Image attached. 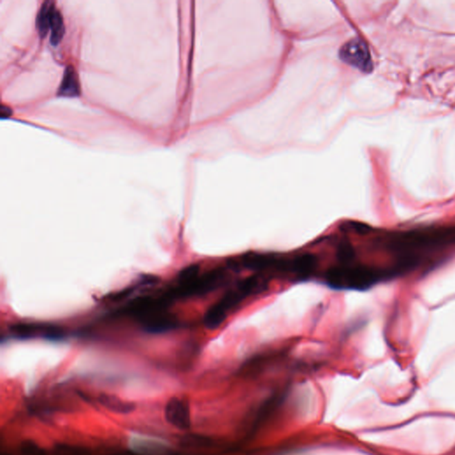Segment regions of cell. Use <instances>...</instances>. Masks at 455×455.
Returning <instances> with one entry per match:
<instances>
[{
  "mask_svg": "<svg viewBox=\"0 0 455 455\" xmlns=\"http://www.w3.org/2000/svg\"><path fill=\"white\" fill-rule=\"evenodd\" d=\"M271 277L275 276L266 272H252V275L233 281L222 296L206 311L203 318L205 326L211 330L220 326L230 313L248 298L267 290Z\"/></svg>",
  "mask_w": 455,
  "mask_h": 455,
  "instance_id": "1",
  "label": "cell"
},
{
  "mask_svg": "<svg viewBox=\"0 0 455 455\" xmlns=\"http://www.w3.org/2000/svg\"><path fill=\"white\" fill-rule=\"evenodd\" d=\"M340 58L344 63L360 70L364 72H370L373 69L369 49L364 41L355 37L343 45L340 50Z\"/></svg>",
  "mask_w": 455,
  "mask_h": 455,
  "instance_id": "2",
  "label": "cell"
},
{
  "mask_svg": "<svg viewBox=\"0 0 455 455\" xmlns=\"http://www.w3.org/2000/svg\"><path fill=\"white\" fill-rule=\"evenodd\" d=\"M164 415L168 423L180 430L189 429L191 426L190 406L182 397H171L166 404Z\"/></svg>",
  "mask_w": 455,
  "mask_h": 455,
  "instance_id": "3",
  "label": "cell"
},
{
  "mask_svg": "<svg viewBox=\"0 0 455 455\" xmlns=\"http://www.w3.org/2000/svg\"><path fill=\"white\" fill-rule=\"evenodd\" d=\"M12 332L14 333V336L21 339L42 337L58 341L60 339H63L65 335L63 330L56 325L34 323L14 324L12 326Z\"/></svg>",
  "mask_w": 455,
  "mask_h": 455,
  "instance_id": "4",
  "label": "cell"
},
{
  "mask_svg": "<svg viewBox=\"0 0 455 455\" xmlns=\"http://www.w3.org/2000/svg\"><path fill=\"white\" fill-rule=\"evenodd\" d=\"M143 329L149 334H161L167 331L175 329L179 325V321L166 312H161L150 315L141 321Z\"/></svg>",
  "mask_w": 455,
  "mask_h": 455,
  "instance_id": "5",
  "label": "cell"
},
{
  "mask_svg": "<svg viewBox=\"0 0 455 455\" xmlns=\"http://www.w3.org/2000/svg\"><path fill=\"white\" fill-rule=\"evenodd\" d=\"M80 93L81 88L76 70L72 65H69L65 69L57 95L63 97H77L80 95Z\"/></svg>",
  "mask_w": 455,
  "mask_h": 455,
  "instance_id": "6",
  "label": "cell"
},
{
  "mask_svg": "<svg viewBox=\"0 0 455 455\" xmlns=\"http://www.w3.org/2000/svg\"><path fill=\"white\" fill-rule=\"evenodd\" d=\"M99 402L105 408L115 414L127 415L136 409L134 403L126 401L115 395L102 394L99 396Z\"/></svg>",
  "mask_w": 455,
  "mask_h": 455,
  "instance_id": "7",
  "label": "cell"
},
{
  "mask_svg": "<svg viewBox=\"0 0 455 455\" xmlns=\"http://www.w3.org/2000/svg\"><path fill=\"white\" fill-rule=\"evenodd\" d=\"M55 9L54 2L52 1H45L41 5L36 21V29L41 37H45L50 32L52 18Z\"/></svg>",
  "mask_w": 455,
  "mask_h": 455,
  "instance_id": "8",
  "label": "cell"
},
{
  "mask_svg": "<svg viewBox=\"0 0 455 455\" xmlns=\"http://www.w3.org/2000/svg\"><path fill=\"white\" fill-rule=\"evenodd\" d=\"M50 41L52 45H58L60 41L63 39L65 33V25L63 22V15L58 9L54 11L51 27H50Z\"/></svg>",
  "mask_w": 455,
  "mask_h": 455,
  "instance_id": "9",
  "label": "cell"
},
{
  "mask_svg": "<svg viewBox=\"0 0 455 455\" xmlns=\"http://www.w3.org/2000/svg\"><path fill=\"white\" fill-rule=\"evenodd\" d=\"M12 114H13V111L8 106L7 107L6 106H2V108H1V117L2 118H8L10 116H12Z\"/></svg>",
  "mask_w": 455,
  "mask_h": 455,
  "instance_id": "10",
  "label": "cell"
}]
</instances>
